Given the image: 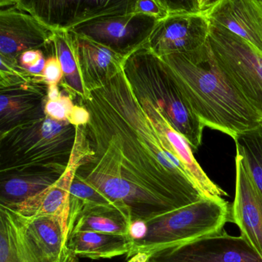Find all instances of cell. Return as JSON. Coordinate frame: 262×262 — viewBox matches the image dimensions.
I'll use <instances>...</instances> for the list:
<instances>
[{
	"label": "cell",
	"mask_w": 262,
	"mask_h": 262,
	"mask_svg": "<svg viewBox=\"0 0 262 262\" xmlns=\"http://www.w3.org/2000/svg\"><path fill=\"white\" fill-rule=\"evenodd\" d=\"M114 130L105 145L96 142L76 176L120 205L132 222L153 220L205 197L157 135Z\"/></svg>",
	"instance_id": "1"
},
{
	"label": "cell",
	"mask_w": 262,
	"mask_h": 262,
	"mask_svg": "<svg viewBox=\"0 0 262 262\" xmlns=\"http://www.w3.org/2000/svg\"><path fill=\"white\" fill-rule=\"evenodd\" d=\"M204 126L235 138L261 124L257 113L219 71L209 42L191 54L159 57Z\"/></svg>",
	"instance_id": "2"
},
{
	"label": "cell",
	"mask_w": 262,
	"mask_h": 262,
	"mask_svg": "<svg viewBox=\"0 0 262 262\" xmlns=\"http://www.w3.org/2000/svg\"><path fill=\"white\" fill-rule=\"evenodd\" d=\"M65 122L41 118L24 124L25 128L19 126L18 131L13 128L19 136L8 132L25 142L2 136L7 144L2 152L1 177L21 174L62 176L73 152V146L68 142L75 136V128Z\"/></svg>",
	"instance_id": "3"
},
{
	"label": "cell",
	"mask_w": 262,
	"mask_h": 262,
	"mask_svg": "<svg viewBox=\"0 0 262 262\" xmlns=\"http://www.w3.org/2000/svg\"><path fill=\"white\" fill-rule=\"evenodd\" d=\"M60 217H26L0 205V262H79Z\"/></svg>",
	"instance_id": "4"
},
{
	"label": "cell",
	"mask_w": 262,
	"mask_h": 262,
	"mask_svg": "<svg viewBox=\"0 0 262 262\" xmlns=\"http://www.w3.org/2000/svg\"><path fill=\"white\" fill-rule=\"evenodd\" d=\"M231 205L223 199L204 197L148 221L145 236L134 241L127 257L142 254L150 258L165 248L221 232L225 224L231 222Z\"/></svg>",
	"instance_id": "5"
},
{
	"label": "cell",
	"mask_w": 262,
	"mask_h": 262,
	"mask_svg": "<svg viewBox=\"0 0 262 262\" xmlns=\"http://www.w3.org/2000/svg\"><path fill=\"white\" fill-rule=\"evenodd\" d=\"M211 24L210 47L219 71L262 124V54L224 27Z\"/></svg>",
	"instance_id": "6"
},
{
	"label": "cell",
	"mask_w": 262,
	"mask_h": 262,
	"mask_svg": "<svg viewBox=\"0 0 262 262\" xmlns=\"http://www.w3.org/2000/svg\"><path fill=\"white\" fill-rule=\"evenodd\" d=\"M145 56V86L142 84L140 88L192 150L197 151L205 126L162 61L148 50Z\"/></svg>",
	"instance_id": "7"
},
{
	"label": "cell",
	"mask_w": 262,
	"mask_h": 262,
	"mask_svg": "<svg viewBox=\"0 0 262 262\" xmlns=\"http://www.w3.org/2000/svg\"><path fill=\"white\" fill-rule=\"evenodd\" d=\"M148 262H262L249 242L222 231L157 251Z\"/></svg>",
	"instance_id": "8"
},
{
	"label": "cell",
	"mask_w": 262,
	"mask_h": 262,
	"mask_svg": "<svg viewBox=\"0 0 262 262\" xmlns=\"http://www.w3.org/2000/svg\"><path fill=\"white\" fill-rule=\"evenodd\" d=\"M210 28L209 19L202 13H170L156 21L147 50L157 57L196 53L208 44Z\"/></svg>",
	"instance_id": "9"
},
{
	"label": "cell",
	"mask_w": 262,
	"mask_h": 262,
	"mask_svg": "<svg viewBox=\"0 0 262 262\" xmlns=\"http://www.w3.org/2000/svg\"><path fill=\"white\" fill-rule=\"evenodd\" d=\"M89 152L90 147L77 145L75 139L70 163L59 179L39 194L20 203L8 207L26 217H60L67 225L70 211V187L78 168L83 163Z\"/></svg>",
	"instance_id": "10"
},
{
	"label": "cell",
	"mask_w": 262,
	"mask_h": 262,
	"mask_svg": "<svg viewBox=\"0 0 262 262\" xmlns=\"http://www.w3.org/2000/svg\"><path fill=\"white\" fill-rule=\"evenodd\" d=\"M235 192L231 204V222L262 258V194L236 154Z\"/></svg>",
	"instance_id": "11"
},
{
	"label": "cell",
	"mask_w": 262,
	"mask_h": 262,
	"mask_svg": "<svg viewBox=\"0 0 262 262\" xmlns=\"http://www.w3.org/2000/svg\"><path fill=\"white\" fill-rule=\"evenodd\" d=\"M136 92L147 113L154 122L166 142L168 148L179 158L185 167L187 174L193 183L205 197L210 199H223L228 194L214 184L203 171L194 159L192 148L187 139L178 133L165 119L162 112L138 85H134Z\"/></svg>",
	"instance_id": "12"
},
{
	"label": "cell",
	"mask_w": 262,
	"mask_h": 262,
	"mask_svg": "<svg viewBox=\"0 0 262 262\" xmlns=\"http://www.w3.org/2000/svg\"><path fill=\"white\" fill-rule=\"evenodd\" d=\"M205 16L246 41L262 54V7L259 0H217Z\"/></svg>",
	"instance_id": "13"
},
{
	"label": "cell",
	"mask_w": 262,
	"mask_h": 262,
	"mask_svg": "<svg viewBox=\"0 0 262 262\" xmlns=\"http://www.w3.org/2000/svg\"><path fill=\"white\" fill-rule=\"evenodd\" d=\"M56 28L52 30L42 20L31 15L6 10L1 13V55L13 58L45 42H51Z\"/></svg>",
	"instance_id": "14"
},
{
	"label": "cell",
	"mask_w": 262,
	"mask_h": 262,
	"mask_svg": "<svg viewBox=\"0 0 262 262\" xmlns=\"http://www.w3.org/2000/svg\"><path fill=\"white\" fill-rule=\"evenodd\" d=\"M74 34L82 78L87 90L91 93L120 70L128 54L117 53L108 46L83 33Z\"/></svg>",
	"instance_id": "15"
},
{
	"label": "cell",
	"mask_w": 262,
	"mask_h": 262,
	"mask_svg": "<svg viewBox=\"0 0 262 262\" xmlns=\"http://www.w3.org/2000/svg\"><path fill=\"white\" fill-rule=\"evenodd\" d=\"M131 219L118 204L85 205L68 222L67 238L76 231L130 235Z\"/></svg>",
	"instance_id": "16"
},
{
	"label": "cell",
	"mask_w": 262,
	"mask_h": 262,
	"mask_svg": "<svg viewBox=\"0 0 262 262\" xmlns=\"http://www.w3.org/2000/svg\"><path fill=\"white\" fill-rule=\"evenodd\" d=\"M134 240L130 235L95 231H76L67 239V246L78 257L99 260L128 254Z\"/></svg>",
	"instance_id": "17"
},
{
	"label": "cell",
	"mask_w": 262,
	"mask_h": 262,
	"mask_svg": "<svg viewBox=\"0 0 262 262\" xmlns=\"http://www.w3.org/2000/svg\"><path fill=\"white\" fill-rule=\"evenodd\" d=\"M52 42H54L56 54L64 74L63 85L73 96H78L86 101L91 96L82 78L79 63L76 36L67 29H56Z\"/></svg>",
	"instance_id": "18"
},
{
	"label": "cell",
	"mask_w": 262,
	"mask_h": 262,
	"mask_svg": "<svg viewBox=\"0 0 262 262\" xmlns=\"http://www.w3.org/2000/svg\"><path fill=\"white\" fill-rule=\"evenodd\" d=\"M59 177L52 174H21L1 177L0 205L11 206L20 203L51 186Z\"/></svg>",
	"instance_id": "19"
},
{
	"label": "cell",
	"mask_w": 262,
	"mask_h": 262,
	"mask_svg": "<svg viewBox=\"0 0 262 262\" xmlns=\"http://www.w3.org/2000/svg\"><path fill=\"white\" fill-rule=\"evenodd\" d=\"M237 154L262 194V124L234 139Z\"/></svg>",
	"instance_id": "20"
},
{
	"label": "cell",
	"mask_w": 262,
	"mask_h": 262,
	"mask_svg": "<svg viewBox=\"0 0 262 262\" xmlns=\"http://www.w3.org/2000/svg\"><path fill=\"white\" fill-rule=\"evenodd\" d=\"M112 204L116 203L112 202L93 185L87 183L76 174L70 187L68 222L73 220L80 211L81 208L85 205Z\"/></svg>",
	"instance_id": "21"
},
{
	"label": "cell",
	"mask_w": 262,
	"mask_h": 262,
	"mask_svg": "<svg viewBox=\"0 0 262 262\" xmlns=\"http://www.w3.org/2000/svg\"><path fill=\"white\" fill-rule=\"evenodd\" d=\"M129 16L126 19L105 20L90 26L84 34L93 39L103 40L113 44L122 43L129 39L135 33L134 28L130 24Z\"/></svg>",
	"instance_id": "22"
},
{
	"label": "cell",
	"mask_w": 262,
	"mask_h": 262,
	"mask_svg": "<svg viewBox=\"0 0 262 262\" xmlns=\"http://www.w3.org/2000/svg\"><path fill=\"white\" fill-rule=\"evenodd\" d=\"M34 105L33 100L26 95L2 94L1 96V122L4 125L9 121L17 119L32 110Z\"/></svg>",
	"instance_id": "23"
},
{
	"label": "cell",
	"mask_w": 262,
	"mask_h": 262,
	"mask_svg": "<svg viewBox=\"0 0 262 262\" xmlns=\"http://www.w3.org/2000/svg\"><path fill=\"white\" fill-rule=\"evenodd\" d=\"M140 14L151 16L156 21H159L169 15V10L166 1H139L136 3V6L129 13V16L134 17Z\"/></svg>",
	"instance_id": "24"
},
{
	"label": "cell",
	"mask_w": 262,
	"mask_h": 262,
	"mask_svg": "<svg viewBox=\"0 0 262 262\" xmlns=\"http://www.w3.org/2000/svg\"><path fill=\"white\" fill-rule=\"evenodd\" d=\"M74 106L70 97L61 94L60 98L58 100L47 101L44 113L47 117L57 122H67Z\"/></svg>",
	"instance_id": "25"
},
{
	"label": "cell",
	"mask_w": 262,
	"mask_h": 262,
	"mask_svg": "<svg viewBox=\"0 0 262 262\" xmlns=\"http://www.w3.org/2000/svg\"><path fill=\"white\" fill-rule=\"evenodd\" d=\"M63 71L57 56H51L46 62L42 73V81L50 85H57L63 79Z\"/></svg>",
	"instance_id": "26"
},
{
	"label": "cell",
	"mask_w": 262,
	"mask_h": 262,
	"mask_svg": "<svg viewBox=\"0 0 262 262\" xmlns=\"http://www.w3.org/2000/svg\"><path fill=\"white\" fill-rule=\"evenodd\" d=\"M90 113L84 107L75 105L68 118V122L72 125L78 127L85 125L90 122Z\"/></svg>",
	"instance_id": "27"
},
{
	"label": "cell",
	"mask_w": 262,
	"mask_h": 262,
	"mask_svg": "<svg viewBox=\"0 0 262 262\" xmlns=\"http://www.w3.org/2000/svg\"><path fill=\"white\" fill-rule=\"evenodd\" d=\"M43 58L40 50H30L21 53L19 62L26 70L32 68Z\"/></svg>",
	"instance_id": "28"
},
{
	"label": "cell",
	"mask_w": 262,
	"mask_h": 262,
	"mask_svg": "<svg viewBox=\"0 0 262 262\" xmlns=\"http://www.w3.org/2000/svg\"><path fill=\"white\" fill-rule=\"evenodd\" d=\"M48 94H47L48 100L56 101L60 98L61 93H59L57 85H48Z\"/></svg>",
	"instance_id": "29"
},
{
	"label": "cell",
	"mask_w": 262,
	"mask_h": 262,
	"mask_svg": "<svg viewBox=\"0 0 262 262\" xmlns=\"http://www.w3.org/2000/svg\"><path fill=\"white\" fill-rule=\"evenodd\" d=\"M149 257L145 254H138L130 257V260L128 262H148Z\"/></svg>",
	"instance_id": "30"
},
{
	"label": "cell",
	"mask_w": 262,
	"mask_h": 262,
	"mask_svg": "<svg viewBox=\"0 0 262 262\" xmlns=\"http://www.w3.org/2000/svg\"><path fill=\"white\" fill-rule=\"evenodd\" d=\"M259 3H260V6H261L262 7V0H259Z\"/></svg>",
	"instance_id": "31"
}]
</instances>
